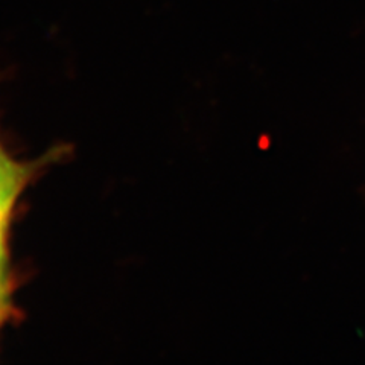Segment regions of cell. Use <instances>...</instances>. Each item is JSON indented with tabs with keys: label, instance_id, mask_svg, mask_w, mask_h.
Instances as JSON below:
<instances>
[{
	"label": "cell",
	"instance_id": "obj_1",
	"mask_svg": "<svg viewBox=\"0 0 365 365\" xmlns=\"http://www.w3.org/2000/svg\"><path fill=\"white\" fill-rule=\"evenodd\" d=\"M28 174L29 170L17 163L5 173H0V264H5L6 235L11 213H13L14 204L23 186L26 185Z\"/></svg>",
	"mask_w": 365,
	"mask_h": 365
},
{
	"label": "cell",
	"instance_id": "obj_2",
	"mask_svg": "<svg viewBox=\"0 0 365 365\" xmlns=\"http://www.w3.org/2000/svg\"><path fill=\"white\" fill-rule=\"evenodd\" d=\"M9 280L6 277L5 264H0V323L9 314Z\"/></svg>",
	"mask_w": 365,
	"mask_h": 365
},
{
	"label": "cell",
	"instance_id": "obj_3",
	"mask_svg": "<svg viewBox=\"0 0 365 365\" xmlns=\"http://www.w3.org/2000/svg\"><path fill=\"white\" fill-rule=\"evenodd\" d=\"M16 165V162H13L11 160L6 153L4 151V148L0 146V173H5V170H8L9 168H13Z\"/></svg>",
	"mask_w": 365,
	"mask_h": 365
}]
</instances>
